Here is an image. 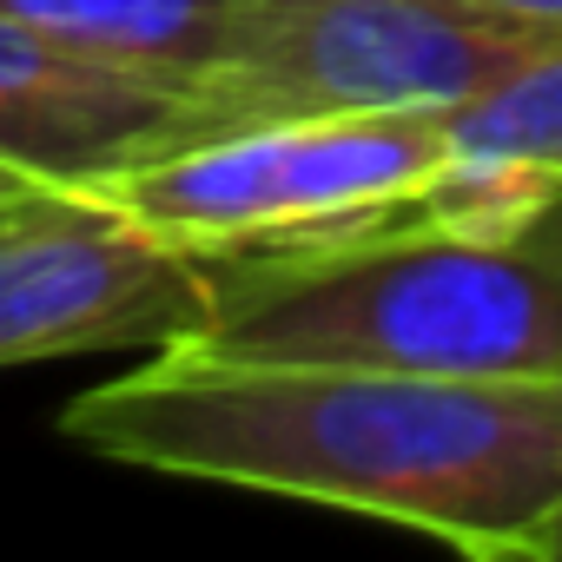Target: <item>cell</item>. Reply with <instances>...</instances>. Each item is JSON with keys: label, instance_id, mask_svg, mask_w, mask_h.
Instances as JSON below:
<instances>
[{"label": "cell", "instance_id": "8fae6325", "mask_svg": "<svg viewBox=\"0 0 562 562\" xmlns=\"http://www.w3.org/2000/svg\"><path fill=\"white\" fill-rule=\"evenodd\" d=\"M542 232H549V238H555V245H562V192H555V205H549V212H542Z\"/></svg>", "mask_w": 562, "mask_h": 562}, {"label": "cell", "instance_id": "7c38bea8", "mask_svg": "<svg viewBox=\"0 0 562 562\" xmlns=\"http://www.w3.org/2000/svg\"><path fill=\"white\" fill-rule=\"evenodd\" d=\"M14 186H27L21 172H8V166H0V192H14Z\"/></svg>", "mask_w": 562, "mask_h": 562}, {"label": "cell", "instance_id": "277c9868", "mask_svg": "<svg viewBox=\"0 0 562 562\" xmlns=\"http://www.w3.org/2000/svg\"><path fill=\"white\" fill-rule=\"evenodd\" d=\"M450 139L437 113H312V120H232L212 126L100 192L172 245L212 258L245 245L305 238L378 205L411 199Z\"/></svg>", "mask_w": 562, "mask_h": 562}, {"label": "cell", "instance_id": "9c48e42d", "mask_svg": "<svg viewBox=\"0 0 562 562\" xmlns=\"http://www.w3.org/2000/svg\"><path fill=\"white\" fill-rule=\"evenodd\" d=\"M476 8H496V14H516V21H536V27L562 34V0H476Z\"/></svg>", "mask_w": 562, "mask_h": 562}, {"label": "cell", "instance_id": "3957f363", "mask_svg": "<svg viewBox=\"0 0 562 562\" xmlns=\"http://www.w3.org/2000/svg\"><path fill=\"white\" fill-rule=\"evenodd\" d=\"M549 41L562 34L476 0H232L205 100L225 120L443 113Z\"/></svg>", "mask_w": 562, "mask_h": 562}, {"label": "cell", "instance_id": "52a82bcc", "mask_svg": "<svg viewBox=\"0 0 562 562\" xmlns=\"http://www.w3.org/2000/svg\"><path fill=\"white\" fill-rule=\"evenodd\" d=\"M0 14L87 60L186 87L199 100L232 34V0H0Z\"/></svg>", "mask_w": 562, "mask_h": 562}, {"label": "cell", "instance_id": "5b68a950", "mask_svg": "<svg viewBox=\"0 0 562 562\" xmlns=\"http://www.w3.org/2000/svg\"><path fill=\"white\" fill-rule=\"evenodd\" d=\"M212 318L205 258L87 186L0 192V371L192 345Z\"/></svg>", "mask_w": 562, "mask_h": 562}, {"label": "cell", "instance_id": "6da1fadb", "mask_svg": "<svg viewBox=\"0 0 562 562\" xmlns=\"http://www.w3.org/2000/svg\"><path fill=\"white\" fill-rule=\"evenodd\" d=\"M60 430L106 463L378 516L483 562L522 555L529 529L562 509V378L278 364L166 345L80 391Z\"/></svg>", "mask_w": 562, "mask_h": 562}, {"label": "cell", "instance_id": "8992f818", "mask_svg": "<svg viewBox=\"0 0 562 562\" xmlns=\"http://www.w3.org/2000/svg\"><path fill=\"white\" fill-rule=\"evenodd\" d=\"M232 126L212 100L87 60L0 14V166L41 186H87Z\"/></svg>", "mask_w": 562, "mask_h": 562}, {"label": "cell", "instance_id": "ba28073f", "mask_svg": "<svg viewBox=\"0 0 562 562\" xmlns=\"http://www.w3.org/2000/svg\"><path fill=\"white\" fill-rule=\"evenodd\" d=\"M443 139L457 153H490V159H522L562 179V41L490 80L483 93L457 100L437 113Z\"/></svg>", "mask_w": 562, "mask_h": 562}, {"label": "cell", "instance_id": "7a4b0ae2", "mask_svg": "<svg viewBox=\"0 0 562 562\" xmlns=\"http://www.w3.org/2000/svg\"><path fill=\"white\" fill-rule=\"evenodd\" d=\"M417 192L305 238L212 251V318L192 345L278 364L562 378V245L542 218L516 238H470L424 225Z\"/></svg>", "mask_w": 562, "mask_h": 562}, {"label": "cell", "instance_id": "30bf717a", "mask_svg": "<svg viewBox=\"0 0 562 562\" xmlns=\"http://www.w3.org/2000/svg\"><path fill=\"white\" fill-rule=\"evenodd\" d=\"M522 562H562V509H549V516L529 529V542H522Z\"/></svg>", "mask_w": 562, "mask_h": 562}]
</instances>
